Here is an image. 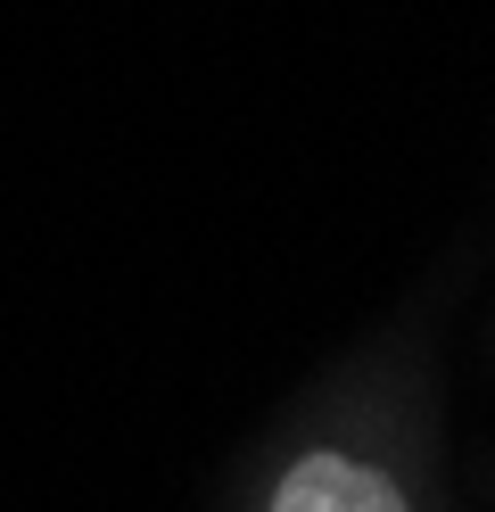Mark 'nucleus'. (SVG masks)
Returning a JSON list of instances; mask_svg holds the SVG:
<instances>
[{
    "label": "nucleus",
    "instance_id": "nucleus-1",
    "mask_svg": "<svg viewBox=\"0 0 495 512\" xmlns=\"http://www.w3.org/2000/svg\"><path fill=\"white\" fill-rule=\"evenodd\" d=\"M215 512H462L429 323H396L314 372L231 455Z\"/></svg>",
    "mask_w": 495,
    "mask_h": 512
},
{
    "label": "nucleus",
    "instance_id": "nucleus-2",
    "mask_svg": "<svg viewBox=\"0 0 495 512\" xmlns=\"http://www.w3.org/2000/svg\"><path fill=\"white\" fill-rule=\"evenodd\" d=\"M471 488H479V496L495 504V455H479V463H471Z\"/></svg>",
    "mask_w": 495,
    "mask_h": 512
}]
</instances>
